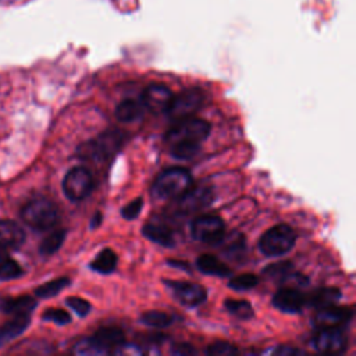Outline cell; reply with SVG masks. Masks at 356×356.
<instances>
[{
	"instance_id": "6",
	"label": "cell",
	"mask_w": 356,
	"mask_h": 356,
	"mask_svg": "<svg viewBox=\"0 0 356 356\" xmlns=\"http://www.w3.org/2000/svg\"><path fill=\"white\" fill-rule=\"evenodd\" d=\"M202 102H203V93L200 89L197 88L186 89L178 93L177 96L172 95L164 113L170 120L178 121V120L191 117L200 107Z\"/></svg>"
},
{
	"instance_id": "9",
	"label": "cell",
	"mask_w": 356,
	"mask_h": 356,
	"mask_svg": "<svg viewBox=\"0 0 356 356\" xmlns=\"http://www.w3.org/2000/svg\"><path fill=\"white\" fill-rule=\"evenodd\" d=\"M164 284L172 292L174 298L184 306H197L203 303L207 298V291L204 289V286L195 282L164 280Z\"/></svg>"
},
{
	"instance_id": "15",
	"label": "cell",
	"mask_w": 356,
	"mask_h": 356,
	"mask_svg": "<svg viewBox=\"0 0 356 356\" xmlns=\"http://www.w3.org/2000/svg\"><path fill=\"white\" fill-rule=\"evenodd\" d=\"M25 241L24 229L11 220H0V249L15 250Z\"/></svg>"
},
{
	"instance_id": "12",
	"label": "cell",
	"mask_w": 356,
	"mask_h": 356,
	"mask_svg": "<svg viewBox=\"0 0 356 356\" xmlns=\"http://www.w3.org/2000/svg\"><path fill=\"white\" fill-rule=\"evenodd\" d=\"M171 97H172V93L165 85H163V83H150L145 88L140 102H142L145 110L159 113V111L165 110Z\"/></svg>"
},
{
	"instance_id": "34",
	"label": "cell",
	"mask_w": 356,
	"mask_h": 356,
	"mask_svg": "<svg viewBox=\"0 0 356 356\" xmlns=\"http://www.w3.org/2000/svg\"><path fill=\"white\" fill-rule=\"evenodd\" d=\"M206 353L207 355H214V356H225V355H236L238 353V349L228 343V342H222V341H218V342H214L211 343L207 349H206Z\"/></svg>"
},
{
	"instance_id": "5",
	"label": "cell",
	"mask_w": 356,
	"mask_h": 356,
	"mask_svg": "<svg viewBox=\"0 0 356 356\" xmlns=\"http://www.w3.org/2000/svg\"><path fill=\"white\" fill-rule=\"evenodd\" d=\"M210 124L202 118L186 117L175 121V124L165 132L168 145L177 142H196L202 143L210 134Z\"/></svg>"
},
{
	"instance_id": "28",
	"label": "cell",
	"mask_w": 356,
	"mask_h": 356,
	"mask_svg": "<svg viewBox=\"0 0 356 356\" xmlns=\"http://www.w3.org/2000/svg\"><path fill=\"white\" fill-rule=\"evenodd\" d=\"M200 150V143L196 142H177L170 145V154L178 160H189Z\"/></svg>"
},
{
	"instance_id": "37",
	"label": "cell",
	"mask_w": 356,
	"mask_h": 356,
	"mask_svg": "<svg viewBox=\"0 0 356 356\" xmlns=\"http://www.w3.org/2000/svg\"><path fill=\"white\" fill-rule=\"evenodd\" d=\"M74 352H75V353H79V355H99V353H106L103 349H100V348L92 341V338L85 339V341H81L79 343H76Z\"/></svg>"
},
{
	"instance_id": "1",
	"label": "cell",
	"mask_w": 356,
	"mask_h": 356,
	"mask_svg": "<svg viewBox=\"0 0 356 356\" xmlns=\"http://www.w3.org/2000/svg\"><path fill=\"white\" fill-rule=\"evenodd\" d=\"M192 186V175L182 167H172L163 171L154 181L152 193L157 199H178Z\"/></svg>"
},
{
	"instance_id": "10",
	"label": "cell",
	"mask_w": 356,
	"mask_h": 356,
	"mask_svg": "<svg viewBox=\"0 0 356 356\" xmlns=\"http://www.w3.org/2000/svg\"><path fill=\"white\" fill-rule=\"evenodd\" d=\"M178 210L181 213H195L197 210H202L213 203L214 192L211 186L200 185L196 188H189L182 196L178 197Z\"/></svg>"
},
{
	"instance_id": "19",
	"label": "cell",
	"mask_w": 356,
	"mask_h": 356,
	"mask_svg": "<svg viewBox=\"0 0 356 356\" xmlns=\"http://www.w3.org/2000/svg\"><path fill=\"white\" fill-rule=\"evenodd\" d=\"M124 332L122 330L117 328V327H104L97 330L93 337L92 341L104 352H107L111 348H118L120 345H122L124 342Z\"/></svg>"
},
{
	"instance_id": "39",
	"label": "cell",
	"mask_w": 356,
	"mask_h": 356,
	"mask_svg": "<svg viewBox=\"0 0 356 356\" xmlns=\"http://www.w3.org/2000/svg\"><path fill=\"white\" fill-rule=\"evenodd\" d=\"M273 352L277 353V355H292V353L299 355V353H303L302 350H299L296 348H291V346H280V348H275Z\"/></svg>"
},
{
	"instance_id": "16",
	"label": "cell",
	"mask_w": 356,
	"mask_h": 356,
	"mask_svg": "<svg viewBox=\"0 0 356 356\" xmlns=\"http://www.w3.org/2000/svg\"><path fill=\"white\" fill-rule=\"evenodd\" d=\"M263 273L274 280H278L281 282H286V281H295L296 284L302 285V284H307L309 280L299 274V273H292V263L291 261H278V263H273L270 266H267Z\"/></svg>"
},
{
	"instance_id": "4",
	"label": "cell",
	"mask_w": 356,
	"mask_h": 356,
	"mask_svg": "<svg viewBox=\"0 0 356 356\" xmlns=\"http://www.w3.org/2000/svg\"><path fill=\"white\" fill-rule=\"evenodd\" d=\"M295 241V231L286 224H278L261 235L259 241V249L267 257L282 256L293 248Z\"/></svg>"
},
{
	"instance_id": "21",
	"label": "cell",
	"mask_w": 356,
	"mask_h": 356,
	"mask_svg": "<svg viewBox=\"0 0 356 356\" xmlns=\"http://www.w3.org/2000/svg\"><path fill=\"white\" fill-rule=\"evenodd\" d=\"M31 317L29 313H22V314H13V318L8 320L7 323L3 324L0 328V343H6L19 334H22L26 327L29 325Z\"/></svg>"
},
{
	"instance_id": "31",
	"label": "cell",
	"mask_w": 356,
	"mask_h": 356,
	"mask_svg": "<svg viewBox=\"0 0 356 356\" xmlns=\"http://www.w3.org/2000/svg\"><path fill=\"white\" fill-rule=\"evenodd\" d=\"M257 284H259V278L256 274L245 273V274H239V275L231 278L228 282V286L234 291H249V289L254 288Z\"/></svg>"
},
{
	"instance_id": "23",
	"label": "cell",
	"mask_w": 356,
	"mask_h": 356,
	"mask_svg": "<svg viewBox=\"0 0 356 356\" xmlns=\"http://www.w3.org/2000/svg\"><path fill=\"white\" fill-rule=\"evenodd\" d=\"M143 113H145V107L142 102L135 99L122 100L115 108V117L121 122H134L142 118Z\"/></svg>"
},
{
	"instance_id": "11",
	"label": "cell",
	"mask_w": 356,
	"mask_h": 356,
	"mask_svg": "<svg viewBox=\"0 0 356 356\" xmlns=\"http://www.w3.org/2000/svg\"><path fill=\"white\" fill-rule=\"evenodd\" d=\"M313 346L321 353H339L346 348V335L341 327L320 328L313 339Z\"/></svg>"
},
{
	"instance_id": "26",
	"label": "cell",
	"mask_w": 356,
	"mask_h": 356,
	"mask_svg": "<svg viewBox=\"0 0 356 356\" xmlns=\"http://www.w3.org/2000/svg\"><path fill=\"white\" fill-rule=\"evenodd\" d=\"M224 307L229 314L242 320H248L254 316L253 306L245 299H227L224 302Z\"/></svg>"
},
{
	"instance_id": "22",
	"label": "cell",
	"mask_w": 356,
	"mask_h": 356,
	"mask_svg": "<svg viewBox=\"0 0 356 356\" xmlns=\"http://www.w3.org/2000/svg\"><path fill=\"white\" fill-rule=\"evenodd\" d=\"M221 252L225 257L231 260H236L245 254L246 250V241L242 234L239 232H231L229 235H224V238L220 241Z\"/></svg>"
},
{
	"instance_id": "41",
	"label": "cell",
	"mask_w": 356,
	"mask_h": 356,
	"mask_svg": "<svg viewBox=\"0 0 356 356\" xmlns=\"http://www.w3.org/2000/svg\"><path fill=\"white\" fill-rule=\"evenodd\" d=\"M167 263H168L170 266L175 267V268H182V270H185V271H189V266H188L186 263H181V261H177V260H168Z\"/></svg>"
},
{
	"instance_id": "2",
	"label": "cell",
	"mask_w": 356,
	"mask_h": 356,
	"mask_svg": "<svg viewBox=\"0 0 356 356\" xmlns=\"http://www.w3.org/2000/svg\"><path fill=\"white\" fill-rule=\"evenodd\" d=\"M125 132L120 129H110L103 134H100L96 139L83 142L78 147V156L83 160H104L110 156H113L124 142Z\"/></svg>"
},
{
	"instance_id": "40",
	"label": "cell",
	"mask_w": 356,
	"mask_h": 356,
	"mask_svg": "<svg viewBox=\"0 0 356 356\" xmlns=\"http://www.w3.org/2000/svg\"><path fill=\"white\" fill-rule=\"evenodd\" d=\"M102 218H103L102 213H100V211H96V213L93 214L92 220H90V228H96V227H99V225L102 224Z\"/></svg>"
},
{
	"instance_id": "3",
	"label": "cell",
	"mask_w": 356,
	"mask_h": 356,
	"mask_svg": "<svg viewBox=\"0 0 356 356\" xmlns=\"http://www.w3.org/2000/svg\"><path fill=\"white\" fill-rule=\"evenodd\" d=\"M22 220L26 225L36 231H46L56 225L58 221V209L57 206L44 197L31 200L22 209Z\"/></svg>"
},
{
	"instance_id": "30",
	"label": "cell",
	"mask_w": 356,
	"mask_h": 356,
	"mask_svg": "<svg viewBox=\"0 0 356 356\" xmlns=\"http://www.w3.org/2000/svg\"><path fill=\"white\" fill-rule=\"evenodd\" d=\"M68 285H70V280L67 277L56 278V280H51V281L40 285L36 289V295L40 296V298H50V296H54V295L60 293Z\"/></svg>"
},
{
	"instance_id": "8",
	"label": "cell",
	"mask_w": 356,
	"mask_h": 356,
	"mask_svg": "<svg viewBox=\"0 0 356 356\" xmlns=\"http://www.w3.org/2000/svg\"><path fill=\"white\" fill-rule=\"evenodd\" d=\"M92 189H93L92 174L83 167L71 168L63 179L64 195L72 202H79L85 199L86 196H89Z\"/></svg>"
},
{
	"instance_id": "35",
	"label": "cell",
	"mask_w": 356,
	"mask_h": 356,
	"mask_svg": "<svg viewBox=\"0 0 356 356\" xmlns=\"http://www.w3.org/2000/svg\"><path fill=\"white\" fill-rule=\"evenodd\" d=\"M65 303H67L79 317L88 316L89 312H90V309H92V306H90L89 302H86L85 299L78 298V296H70V298H67Z\"/></svg>"
},
{
	"instance_id": "24",
	"label": "cell",
	"mask_w": 356,
	"mask_h": 356,
	"mask_svg": "<svg viewBox=\"0 0 356 356\" xmlns=\"http://www.w3.org/2000/svg\"><path fill=\"white\" fill-rule=\"evenodd\" d=\"M117 254L114 253V250L106 248L103 250H100L96 257L89 263V268L100 273V274H110L115 270L117 267Z\"/></svg>"
},
{
	"instance_id": "27",
	"label": "cell",
	"mask_w": 356,
	"mask_h": 356,
	"mask_svg": "<svg viewBox=\"0 0 356 356\" xmlns=\"http://www.w3.org/2000/svg\"><path fill=\"white\" fill-rule=\"evenodd\" d=\"M140 323L152 328H165L174 323V316L160 310H150L140 316Z\"/></svg>"
},
{
	"instance_id": "13",
	"label": "cell",
	"mask_w": 356,
	"mask_h": 356,
	"mask_svg": "<svg viewBox=\"0 0 356 356\" xmlns=\"http://www.w3.org/2000/svg\"><path fill=\"white\" fill-rule=\"evenodd\" d=\"M273 305L278 310L289 314L300 313L306 305V296L293 288L278 289L273 296Z\"/></svg>"
},
{
	"instance_id": "38",
	"label": "cell",
	"mask_w": 356,
	"mask_h": 356,
	"mask_svg": "<svg viewBox=\"0 0 356 356\" xmlns=\"http://www.w3.org/2000/svg\"><path fill=\"white\" fill-rule=\"evenodd\" d=\"M171 353L174 355H193L196 349L191 343H177L171 348Z\"/></svg>"
},
{
	"instance_id": "29",
	"label": "cell",
	"mask_w": 356,
	"mask_h": 356,
	"mask_svg": "<svg viewBox=\"0 0 356 356\" xmlns=\"http://www.w3.org/2000/svg\"><path fill=\"white\" fill-rule=\"evenodd\" d=\"M64 239H65V229H56V231H53L51 234H49L42 241L40 248H39L40 254L50 256V254L56 253L61 248Z\"/></svg>"
},
{
	"instance_id": "20",
	"label": "cell",
	"mask_w": 356,
	"mask_h": 356,
	"mask_svg": "<svg viewBox=\"0 0 356 356\" xmlns=\"http://www.w3.org/2000/svg\"><path fill=\"white\" fill-rule=\"evenodd\" d=\"M342 298V293L338 288L334 286H324V288H318L317 291H314L307 299H306V305L314 307V309H324L328 306H334L337 305V302Z\"/></svg>"
},
{
	"instance_id": "42",
	"label": "cell",
	"mask_w": 356,
	"mask_h": 356,
	"mask_svg": "<svg viewBox=\"0 0 356 356\" xmlns=\"http://www.w3.org/2000/svg\"><path fill=\"white\" fill-rule=\"evenodd\" d=\"M6 257H7V256L4 254V250H1V249H0V263H1V261H3Z\"/></svg>"
},
{
	"instance_id": "32",
	"label": "cell",
	"mask_w": 356,
	"mask_h": 356,
	"mask_svg": "<svg viewBox=\"0 0 356 356\" xmlns=\"http://www.w3.org/2000/svg\"><path fill=\"white\" fill-rule=\"evenodd\" d=\"M22 274V270L17 261L10 257H6L0 263V280H13Z\"/></svg>"
},
{
	"instance_id": "25",
	"label": "cell",
	"mask_w": 356,
	"mask_h": 356,
	"mask_svg": "<svg viewBox=\"0 0 356 356\" xmlns=\"http://www.w3.org/2000/svg\"><path fill=\"white\" fill-rule=\"evenodd\" d=\"M36 306V302L29 296H19V298H8L0 302V309L8 314H22L31 313L32 309Z\"/></svg>"
},
{
	"instance_id": "33",
	"label": "cell",
	"mask_w": 356,
	"mask_h": 356,
	"mask_svg": "<svg viewBox=\"0 0 356 356\" xmlns=\"http://www.w3.org/2000/svg\"><path fill=\"white\" fill-rule=\"evenodd\" d=\"M43 320L46 321H53L56 324H60V325H64V324H68L71 321V316L68 312L65 310H61V309H47L43 316H42Z\"/></svg>"
},
{
	"instance_id": "17",
	"label": "cell",
	"mask_w": 356,
	"mask_h": 356,
	"mask_svg": "<svg viewBox=\"0 0 356 356\" xmlns=\"http://www.w3.org/2000/svg\"><path fill=\"white\" fill-rule=\"evenodd\" d=\"M142 235L145 238H147L149 241H152L160 246H164V248H172L175 245V238H174L172 231L163 224L149 222V224L143 225Z\"/></svg>"
},
{
	"instance_id": "36",
	"label": "cell",
	"mask_w": 356,
	"mask_h": 356,
	"mask_svg": "<svg viewBox=\"0 0 356 356\" xmlns=\"http://www.w3.org/2000/svg\"><path fill=\"white\" fill-rule=\"evenodd\" d=\"M142 207H143V200H142V197H136V199L131 200L128 204H125V206L121 209V216H122L125 220H134V218H136V217L140 214Z\"/></svg>"
},
{
	"instance_id": "18",
	"label": "cell",
	"mask_w": 356,
	"mask_h": 356,
	"mask_svg": "<svg viewBox=\"0 0 356 356\" xmlns=\"http://www.w3.org/2000/svg\"><path fill=\"white\" fill-rule=\"evenodd\" d=\"M196 267L200 273L206 274V275H216L220 278H225V277H231L232 271L231 268L224 264L218 257L213 256V254H202L197 257L196 260Z\"/></svg>"
},
{
	"instance_id": "7",
	"label": "cell",
	"mask_w": 356,
	"mask_h": 356,
	"mask_svg": "<svg viewBox=\"0 0 356 356\" xmlns=\"http://www.w3.org/2000/svg\"><path fill=\"white\" fill-rule=\"evenodd\" d=\"M191 234L199 242L217 246L224 238V222L218 216H199L191 224Z\"/></svg>"
},
{
	"instance_id": "14",
	"label": "cell",
	"mask_w": 356,
	"mask_h": 356,
	"mask_svg": "<svg viewBox=\"0 0 356 356\" xmlns=\"http://www.w3.org/2000/svg\"><path fill=\"white\" fill-rule=\"evenodd\" d=\"M352 309L343 306H328L324 309H318L313 323L317 328L325 327H341L346 324L352 318Z\"/></svg>"
}]
</instances>
